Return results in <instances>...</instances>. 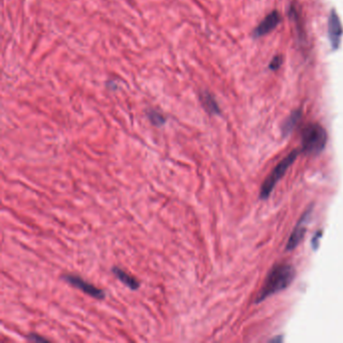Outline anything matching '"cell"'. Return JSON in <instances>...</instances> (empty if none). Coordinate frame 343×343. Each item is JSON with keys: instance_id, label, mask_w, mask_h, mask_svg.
Listing matches in <instances>:
<instances>
[{"instance_id": "cell-1", "label": "cell", "mask_w": 343, "mask_h": 343, "mask_svg": "<svg viewBox=\"0 0 343 343\" xmlns=\"http://www.w3.org/2000/svg\"><path fill=\"white\" fill-rule=\"evenodd\" d=\"M295 278V269L288 264H281L274 267L269 273L263 288L257 297L256 303L264 301L268 297L286 289Z\"/></svg>"}, {"instance_id": "cell-2", "label": "cell", "mask_w": 343, "mask_h": 343, "mask_svg": "<svg viewBox=\"0 0 343 343\" xmlns=\"http://www.w3.org/2000/svg\"><path fill=\"white\" fill-rule=\"evenodd\" d=\"M327 133L319 124H310L302 132V149L309 154H318L326 146Z\"/></svg>"}, {"instance_id": "cell-11", "label": "cell", "mask_w": 343, "mask_h": 343, "mask_svg": "<svg viewBox=\"0 0 343 343\" xmlns=\"http://www.w3.org/2000/svg\"><path fill=\"white\" fill-rule=\"evenodd\" d=\"M147 117L150 120V122L157 127L162 126L166 122V118L163 116V114L156 110L147 111Z\"/></svg>"}, {"instance_id": "cell-13", "label": "cell", "mask_w": 343, "mask_h": 343, "mask_svg": "<svg viewBox=\"0 0 343 343\" xmlns=\"http://www.w3.org/2000/svg\"><path fill=\"white\" fill-rule=\"evenodd\" d=\"M29 339L32 340V341H42V340H47L46 338H42L40 336H35V334H31L29 336Z\"/></svg>"}, {"instance_id": "cell-8", "label": "cell", "mask_w": 343, "mask_h": 343, "mask_svg": "<svg viewBox=\"0 0 343 343\" xmlns=\"http://www.w3.org/2000/svg\"><path fill=\"white\" fill-rule=\"evenodd\" d=\"M112 272L128 288H130L131 290H137L139 288L140 283L134 277H132L129 274H127L124 270H122V269H120L118 267H114L112 269Z\"/></svg>"}, {"instance_id": "cell-9", "label": "cell", "mask_w": 343, "mask_h": 343, "mask_svg": "<svg viewBox=\"0 0 343 343\" xmlns=\"http://www.w3.org/2000/svg\"><path fill=\"white\" fill-rule=\"evenodd\" d=\"M200 102L205 109V111L211 115H217L220 114V108L219 105L216 101V99L213 98V96L207 92H202L199 96Z\"/></svg>"}, {"instance_id": "cell-5", "label": "cell", "mask_w": 343, "mask_h": 343, "mask_svg": "<svg viewBox=\"0 0 343 343\" xmlns=\"http://www.w3.org/2000/svg\"><path fill=\"white\" fill-rule=\"evenodd\" d=\"M342 32H343V28H342L340 19L336 11L332 10L328 19V36H329L333 50H337L339 48Z\"/></svg>"}, {"instance_id": "cell-3", "label": "cell", "mask_w": 343, "mask_h": 343, "mask_svg": "<svg viewBox=\"0 0 343 343\" xmlns=\"http://www.w3.org/2000/svg\"><path fill=\"white\" fill-rule=\"evenodd\" d=\"M299 153L300 152L298 150L292 151L287 157H285L275 167V169L272 171V173L267 177V179L265 180L263 186L261 187V193H260V198L261 199H267L270 196V194L272 193L275 185L284 176V174L286 173V171L289 169L290 165L296 160V158L299 155Z\"/></svg>"}, {"instance_id": "cell-6", "label": "cell", "mask_w": 343, "mask_h": 343, "mask_svg": "<svg viewBox=\"0 0 343 343\" xmlns=\"http://www.w3.org/2000/svg\"><path fill=\"white\" fill-rule=\"evenodd\" d=\"M280 19V14L277 11L271 12L264 18V20L258 26L256 27V29L254 30V36L261 37L263 35L270 33L279 24Z\"/></svg>"}, {"instance_id": "cell-12", "label": "cell", "mask_w": 343, "mask_h": 343, "mask_svg": "<svg viewBox=\"0 0 343 343\" xmlns=\"http://www.w3.org/2000/svg\"><path fill=\"white\" fill-rule=\"evenodd\" d=\"M282 64V58L281 57H275L272 61V63L270 64V69L272 70H277Z\"/></svg>"}, {"instance_id": "cell-7", "label": "cell", "mask_w": 343, "mask_h": 343, "mask_svg": "<svg viewBox=\"0 0 343 343\" xmlns=\"http://www.w3.org/2000/svg\"><path fill=\"white\" fill-rule=\"evenodd\" d=\"M309 218V212H306L304 216L301 218V220L299 221L297 224L296 228L294 229L292 235L290 236V239L287 244V250L291 251L294 250L299 243L301 242L304 238V235L306 233V225H307V220Z\"/></svg>"}, {"instance_id": "cell-4", "label": "cell", "mask_w": 343, "mask_h": 343, "mask_svg": "<svg viewBox=\"0 0 343 343\" xmlns=\"http://www.w3.org/2000/svg\"><path fill=\"white\" fill-rule=\"evenodd\" d=\"M64 280L67 281L72 286L82 290L84 293L90 295L91 297H94L96 299H104L105 293L103 290L95 287L91 283L85 281L83 278L76 276V275H65L63 276Z\"/></svg>"}, {"instance_id": "cell-10", "label": "cell", "mask_w": 343, "mask_h": 343, "mask_svg": "<svg viewBox=\"0 0 343 343\" xmlns=\"http://www.w3.org/2000/svg\"><path fill=\"white\" fill-rule=\"evenodd\" d=\"M300 117H301V111H295L292 113V115L287 119V121L285 122V124L283 126L284 133L288 134L289 132L292 131V129L295 127L297 122L299 121Z\"/></svg>"}]
</instances>
